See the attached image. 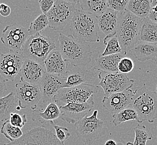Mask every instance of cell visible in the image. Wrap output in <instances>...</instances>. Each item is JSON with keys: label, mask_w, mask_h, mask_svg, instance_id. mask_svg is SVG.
<instances>
[{"label": "cell", "mask_w": 157, "mask_h": 145, "mask_svg": "<svg viewBox=\"0 0 157 145\" xmlns=\"http://www.w3.org/2000/svg\"><path fill=\"white\" fill-rule=\"evenodd\" d=\"M58 44V49L64 60L71 66H87L91 63L92 53L88 43L60 33Z\"/></svg>", "instance_id": "obj_1"}, {"label": "cell", "mask_w": 157, "mask_h": 145, "mask_svg": "<svg viewBox=\"0 0 157 145\" xmlns=\"http://www.w3.org/2000/svg\"><path fill=\"white\" fill-rule=\"evenodd\" d=\"M142 19L128 10L118 13L116 34L122 50L128 52L139 41V33Z\"/></svg>", "instance_id": "obj_2"}, {"label": "cell", "mask_w": 157, "mask_h": 145, "mask_svg": "<svg viewBox=\"0 0 157 145\" xmlns=\"http://www.w3.org/2000/svg\"><path fill=\"white\" fill-rule=\"evenodd\" d=\"M70 22V30L74 38L87 43L100 41L96 16L78 9Z\"/></svg>", "instance_id": "obj_3"}, {"label": "cell", "mask_w": 157, "mask_h": 145, "mask_svg": "<svg viewBox=\"0 0 157 145\" xmlns=\"http://www.w3.org/2000/svg\"><path fill=\"white\" fill-rule=\"evenodd\" d=\"M131 107L138 116V123L154 122L157 118V93L148 89L145 84L134 91Z\"/></svg>", "instance_id": "obj_4"}, {"label": "cell", "mask_w": 157, "mask_h": 145, "mask_svg": "<svg viewBox=\"0 0 157 145\" xmlns=\"http://www.w3.org/2000/svg\"><path fill=\"white\" fill-rule=\"evenodd\" d=\"M98 112L94 110L91 116H86L75 123V133L85 145H91L106 133L104 121L98 118Z\"/></svg>", "instance_id": "obj_5"}, {"label": "cell", "mask_w": 157, "mask_h": 145, "mask_svg": "<svg viewBox=\"0 0 157 145\" xmlns=\"http://www.w3.org/2000/svg\"><path fill=\"white\" fill-rule=\"evenodd\" d=\"M56 48L53 39L37 33L29 35L22 47L21 54L24 58L44 64L48 54Z\"/></svg>", "instance_id": "obj_6"}, {"label": "cell", "mask_w": 157, "mask_h": 145, "mask_svg": "<svg viewBox=\"0 0 157 145\" xmlns=\"http://www.w3.org/2000/svg\"><path fill=\"white\" fill-rule=\"evenodd\" d=\"M99 87L97 85L83 84L70 88H63L54 97L52 102L59 107L70 103H81L88 101L92 95L97 93Z\"/></svg>", "instance_id": "obj_7"}, {"label": "cell", "mask_w": 157, "mask_h": 145, "mask_svg": "<svg viewBox=\"0 0 157 145\" xmlns=\"http://www.w3.org/2000/svg\"><path fill=\"white\" fill-rule=\"evenodd\" d=\"M98 71L94 67L88 65L73 66L67 63L66 72L63 76L66 80L63 88H70L83 84L98 86L100 79Z\"/></svg>", "instance_id": "obj_8"}, {"label": "cell", "mask_w": 157, "mask_h": 145, "mask_svg": "<svg viewBox=\"0 0 157 145\" xmlns=\"http://www.w3.org/2000/svg\"><path fill=\"white\" fill-rule=\"evenodd\" d=\"M77 9H78L73 4L64 0H57L47 13L48 26L55 31L63 30L71 22Z\"/></svg>", "instance_id": "obj_9"}, {"label": "cell", "mask_w": 157, "mask_h": 145, "mask_svg": "<svg viewBox=\"0 0 157 145\" xmlns=\"http://www.w3.org/2000/svg\"><path fill=\"white\" fill-rule=\"evenodd\" d=\"M98 77L100 82L98 87L104 90V96L131 89L135 82L134 79H130L127 74L120 72L100 71Z\"/></svg>", "instance_id": "obj_10"}, {"label": "cell", "mask_w": 157, "mask_h": 145, "mask_svg": "<svg viewBox=\"0 0 157 145\" xmlns=\"http://www.w3.org/2000/svg\"><path fill=\"white\" fill-rule=\"evenodd\" d=\"M3 145H65L50 129L36 127L23 134L20 139Z\"/></svg>", "instance_id": "obj_11"}, {"label": "cell", "mask_w": 157, "mask_h": 145, "mask_svg": "<svg viewBox=\"0 0 157 145\" xmlns=\"http://www.w3.org/2000/svg\"><path fill=\"white\" fill-rule=\"evenodd\" d=\"M14 91L18 100V106L21 110L26 108H30L33 110L37 109L38 104L42 98L39 85L20 80L15 84Z\"/></svg>", "instance_id": "obj_12"}, {"label": "cell", "mask_w": 157, "mask_h": 145, "mask_svg": "<svg viewBox=\"0 0 157 145\" xmlns=\"http://www.w3.org/2000/svg\"><path fill=\"white\" fill-rule=\"evenodd\" d=\"M29 35L27 28L15 23L3 29L1 41L10 51L21 54L22 47Z\"/></svg>", "instance_id": "obj_13"}, {"label": "cell", "mask_w": 157, "mask_h": 145, "mask_svg": "<svg viewBox=\"0 0 157 145\" xmlns=\"http://www.w3.org/2000/svg\"><path fill=\"white\" fill-rule=\"evenodd\" d=\"M24 57L21 54L10 51L0 55V79L4 82H13L22 66Z\"/></svg>", "instance_id": "obj_14"}, {"label": "cell", "mask_w": 157, "mask_h": 145, "mask_svg": "<svg viewBox=\"0 0 157 145\" xmlns=\"http://www.w3.org/2000/svg\"><path fill=\"white\" fill-rule=\"evenodd\" d=\"M94 106V95L85 103H70L59 107L60 118L67 123L75 124L79 120L87 116Z\"/></svg>", "instance_id": "obj_15"}, {"label": "cell", "mask_w": 157, "mask_h": 145, "mask_svg": "<svg viewBox=\"0 0 157 145\" xmlns=\"http://www.w3.org/2000/svg\"><path fill=\"white\" fill-rule=\"evenodd\" d=\"M134 91L131 89L104 96L103 107L110 113L115 114L131 106Z\"/></svg>", "instance_id": "obj_16"}, {"label": "cell", "mask_w": 157, "mask_h": 145, "mask_svg": "<svg viewBox=\"0 0 157 145\" xmlns=\"http://www.w3.org/2000/svg\"><path fill=\"white\" fill-rule=\"evenodd\" d=\"M46 73L44 64L24 57L22 66L19 72L20 80L39 85Z\"/></svg>", "instance_id": "obj_17"}, {"label": "cell", "mask_w": 157, "mask_h": 145, "mask_svg": "<svg viewBox=\"0 0 157 145\" xmlns=\"http://www.w3.org/2000/svg\"><path fill=\"white\" fill-rule=\"evenodd\" d=\"M65 81L63 76L47 72L45 74L39 84L42 95L41 101L44 105L52 102L54 97L63 88Z\"/></svg>", "instance_id": "obj_18"}, {"label": "cell", "mask_w": 157, "mask_h": 145, "mask_svg": "<svg viewBox=\"0 0 157 145\" xmlns=\"http://www.w3.org/2000/svg\"><path fill=\"white\" fill-rule=\"evenodd\" d=\"M46 72L58 76H63L66 72L67 63L58 49H55L48 54L44 61Z\"/></svg>", "instance_id": "obj_19"}, {"label": "cell", "mask_w": 157, "mask_h": 145, "mask_svg": "<svg viewBox=\"0 0 157 145\" xmlns=\"http://www.w3.org/2000/svg\"><path fill=\"white\" fill-rule=\"evenodd\" d=\"M118 13L108 7L100 16L96 17L99 30L104 32L106 36L116 34Z\"/></svg>", "instance_id": "obj_20"}, {"label": "cell", "mask_w": 157, "mask_h": 145, "mask_svg": "<svg viewBox=\"0 0 157 145\" xmlns=\"http://www.w3.org/2000/svg\"><path fill=\"white\" fill-rule=\"evenodd\" d=\"M126 52L122 51L118 54L109 55L106 56L100 55L95 60L96 65L94 68L98 71L106 72H119L118 64L120 60L125 57Z\"/></svg>", "instance_id": "obj_21"}, {"label": "cell", "mask_w": 157, "mask_h": 145, "mask_svg": "<svg viewBox=\"0 0 157 145\" xmlns=\"http://www.w3.org/2000/svg\"><path fill=\"white\" fill-rule=\"evenodd\" d=\"M130 51L140 61L155 60L157 57V44L139 41Z\"/></svg>", "instance_id": "obj_22"}, {"label": "cell", "mask_w": 157, "mask_h": 145, "mask_svg": "<svg viewBox=\"0 0 157 145\" xmlns=\"http://www.w3.org/2000/svg\"><path fill=\"white\" fill-rule=\"evenodd\" d=\"M18 100L15 91L0 98V122L8 120L10 114L16 110Z\"/></svg>", "instance_id": "obj_23"}, {"label": "cell", "mask_w": 157, "mask_h": 145, "mask_svg": "<svg viewBox=\"0 0 157 145\" xmlns=\"http://www.w3.org/2000/svg\"><path fill=\"white\" fill-rule=\"evenodd\" d=\"M139 41L157 44V24L148 17L142 19Z\"/></svg>", "instance_id": "obj_24"}, {"label": "cell", "mask_w": 157, "mask_h": 145, "mask_svg": "<svg viewBox=\"0 0 157 145\" xmlns=\"http://www.w3.org/2000/svg\"><path fill=\"white\" fill-rule=\"evenodd\" d=\"M151 9L149 0H129L126 7V10L142 19L148 17Z\"/></svg>", "instance_id": "obj_25"}, {"label": "cell", "mask_w": 157, "mask_h": 145, "mask_svg": "<svg viewBox=\"0 0 157 145\" xmlns=\"http://www.w3.org/2000/svg\"><path fill=\"white\" fill-rule=\"evenodd\" d=\"M108 7L107 0H82L80 9L98 17Z\"/></svg>", "instance_id": "obj_26"}, {"label": "cell", "mask_w": 157, "mask_h": 145, "mask_svg": "<svg viewBox=\"0 0 157 145\" xmlns=\"http://www.w3.org/2000/svg\"><path fill=\"white\" fill-rule=\"evenodd\" d=\"M33 111V115L35 116V118H41L42 120L49 122L53 125L54 121L60 116V107L53 102H51L48 104L43 112L36 110Z\"/></svg>", "instance_id": "obj_27"}, {"label": "cell", "mask_w": 157, "mask_h": 145, "mask_svg": "<svg viewBox=\"0 0 157 145\" xmlns=\"http://www.w3.org/2000/svg\"><path fill=\"white\" fill-rule=\"evenodd\" d=\"M113 125L118 126L121 123H125L130 121H136L138 122V116L135 110L131 106L120 111L117 113L113 114Z\"/></svg>", "instance_id": "obj_28"}, {"label": "cell", "mask_w": 157, "mask_h": 145, "mask_svg": "<svg viewBox=\"0 0 157 145\" xmlns=\"http://www.w3.org/2000/svg\"><path fill=\"white\" fill-rule=\"evenodd\" d=\"M0 132L10 142H13L20 139L24 134L21 128L12 125L9 120H5L3 122L0 129Z\"/></svg>", "instance_id": "obj_29"}, {"label": "cell", "mask_w": 157, "mask_h": 145, "mask_svg": "<svg viewBox=\"0 0 157 145\" xmlns=\"http://www.w3.org/2000/svg\"><path fill=\"white\" fill-rule=\"evenodd\" d=\"M104 44L106 45V47L104 52L100 55L101 56L118 54L123 51L116 34L106 36L104 39Z\"/></svg>", "instance_id": "obj_30"}, {"label": "cell", "mask_w": 157, "mask_h": 145, "mask_svg": "<svg viewBox=\"0 0 157 145\" xmlns=\"http://www.w3.org/2000/svg\"><path fill=\"white\" fill-rule=\"evenodd\" d=\"M135 132V139L134 145H146L148 141L151 140L153 136L149 131L144 125L138 124L134 129Z\"/></svg>", "instance_id": "obj_31"}, {"label": "cell", "mask_w": 157, "mask_h": 145, "mask_svg": "<svg viewBox=\"0 0 157 145\" xmlns=\"http://www.w3.org/2000/svg\"><path fill=\"white\" fill-rule=\"evenodd\" d=\"M49 25V21L47 15L41 13L34 19L30 24L28 30L29 35H35L44 31Z\"/></svg>", "instance_id": "obj_32"}, {"label": "cell", "mask_w": 157, "mask_h": 145, "mask_svg": "<svg viewBox=\"0 0 157 145\" xmlns=\"http://www.w3.org/2000/svg\"><path fill=\"white\" fill-rule=\"evenodd\" d=\"M134 68V63L133 60L128 57H124L120 60L118 64L119 72L123 74H128Z\"/></svg>", "instance_id": "obj_33"}, {"label": "cell", "mask_w": 157, "mask_h": 145, "mask_svg": "<svg viewBox=\"0 0 157 145\" xmlns=\"http://www.w3.org/2000/svg\"><path fill=\"white\" fill-rule=\"evenodd\" d=\"M9 121L10 123L13 126L22 128L28 122L27 115L26 114L21 115L20 114L13 112L10 114Z\"/></svg>", "instance_id": "obj_34"}, {"label": "cell", "mask_w": 157, "mask_h": 145, "mask_svg": "<svg viewBox=\"0 0 157 145\" xmlns=\"http://www.w3.org/2000/svg\"><path fill=\"white\" fill-rule=\"evenodd\" d=\"M54 128L56 131V136L62 143H64L65 141L69 139L71 136V133L68 128L59 125H55L54 126Z\"/></svg>", "instance_id": "obj_35"}, {"label": "cell", "mask_w": 157, "mask_h": 145, "mask_svg": "<svg viewBox=\"0 0 157 145\" xmlns=\"http://www.w3.org/2000/svg\"><path fill=\"white\" fill-rule=\"evenodd\" d=\"M108 7L118 13L125 10L129 0H107Z\"/></svg>", "instance_id": "obj_36"}, {"label": "cell", "mask_w": 157, "mask_h": 145, "mask_svg": "<svg viewBox=\"0 0 157 145\" xmlns=\"http://www.w3.org/2000/svg\"><path fill=\"white\" fill-rule=\"evenodd\" d=\"M57 0H39V4L42 13L47 15L49 11L53 6Z\"/></svg>", "instance_id": "obj_37"}, {"label": "cell", "mask_w": 157, "mask_h": 145, "mask_svg": "<svg viewBox=\"0 0 157 145\" xmlns=\"http://www.w3.org/2000/svg\"><path fill=\"white\" fill-rule=\"evenodd\" d=\"M1 10L0 15L3 17H7L9 16L11 13V9L8 5L5 3H1L0 5Z\"/></svg>", "instance_id": "obj_38"}, {"label": "cell", "mask_w": 157, "mask_h": 145, "mask_svg": "<svg viewBox=\"0 0 157 145\" xmlns=\"http://www.w3.org/2000/svg\"><path fill=\"white\" fill-rule=\"evenodd\" d=\"M7 90V89L6 83L0 79V98L4 97V95H5Z\"/></svg>", "instance_id": "obj_39"}, {"label": "cell", "mask_w": 157, "mask_h": 145, "mask_svg": "<svg viewBox=\"0 0 157 145\" xmlns=\"http://www.w3.org/2000/svg\"><path fill=\"white\" fill-rule=\"evenodd\" d=\"M67 2L73 4L75 6L77 7L78 9H80L81 5L82 3V0H64Z\"/></svg>", "instance_id": "obj_40"}, {"label": "cell", "mask_w": 157, "mask_h": 145, "mask_svg": "<svg viewBox=\"0 0 157 145\" xmlns=\"http://www.w3.org/2000/svg\"><path fill=\"white\" fill-rule=\"evenodd\" d=\"M148 17L149 19H151V21L157 24V13L154 12L151 9V12L149 13Z\"/></svg>", "instance_id": "obj_41"}, {"label": "cell", "mask_w": 157, "mask_h": 145, "mask_svg": "<svg viewBox=\"0 0 157 145\" xmlns=\"http://www.w3.org/2000/svg\"><path fill=\"white\" fill-rule=\"evenodd\" d=\"M105 145H117V142L113 139H109L105 142Z\"/></svg>", "instance_id": "obj_42"}, {"label": "cell", "mask_w": 157, "mask_h": 145, "mask_svg": "<svg viewBox=\"0 0 157 145\" xmlns=\"http://www.w3.org/2000/svg\"><path fill=\"white\" fill-rule=\"evenodd\" d=\"M151 7H154L157 5V0H151Z\"/></svg>", "instance_id": "obj_43"}, {"label": "cell", "mask_w": 157, "mask_h": 145, "mask_svg": "<svg viewBox=\"0 0 157 145\" xmlns=\"http://www.w3.org/2000/svg\"><path fill=\"white\" fill-rule=\"evenodd\" d=\"M151 9L153 11H154V12H155V13H157V5L156 6H155L154 7H151Z\"/></svg>", "instance_id": "obj_44"}, {"label": "cell", "mask_w": 157, "mask_h": 145, "mask_svg": "<svg viewBox=\"0 0 157 145\" xmlns=\"http://www.w3.org/2000/svg\"><path fill=\"white\" fill-rule=\"evenodd\" d=\"M117 145H126L123 143V142L121 141H119V142H117Z\"/></svg>", "instance_id": "obj_45"}, {"label": "cell", "mask_w": 157, "mask_h": 145, "mask_svg": "<svg viewBox=\"0 0 157 145\" xmlns=\"http://www.w3.org/2000/svg\"><path fill=\"white\" fill-rule=\"evenodd\" d=\"M126 145H133V143H132V142H128L126 144Z\"/></svg>", "instance_id": "obj_46"}, {"label": "cell", "mask_w": 157, "mask_h": 145, "mask_svg": "<svg viewBox=\"0 0 157 145\" xmlns=\"http://www.w3.org/2000/svg\"><path fill=\"white\" fill-rule=\"evenodd\" d=\"M155 61H156V65H157V57H156V58H155Z\"/></svg>", "instance_id": "obj_47"}, {"label": "cell", "mask_w": 157, "mask_h": 145, "mask_svg": "<svg viewBox=\"0 0 157 145\" xmlns=\"http://www.w3.org/2000/svg\"><path fill=\"white\" fill-rule=\"evenodd\" d=\"M156 89H157V88H156Z\"/></svg>", "instance_id": "obj_48"}, {"label": "cell", "mask_w": 157, "mask_h": 145, "mask_svg": "<svg viewBox=\"0 0 157 145\" xmlns=\"http://www.w3.org/2000/svg\"><path fill=\"white\" fill-rule=\"evenodd\" d=\"M1 5V4H0ZM0 10H1V7H0Z\"/></svg>", "instance_id": "obj_49"}, {"label": "cell", "mask_w": 157, "mask_h": 145, "mask_svg": "<svg viewBox=\"0 0 157 145\" xmlns=\"http://www.w3.org/2000/svg\"><path fill=\"white\" fill-rule=\"evenodd\" d=\"M149 1H151V0H149Z\"/></svg>", "instance_id": "obj_50"}, {"label": "cell", "mask_w": 157, "mask_h": 145, "mask_svg": "<svg viewBox=\"0 0 157 145\" xmlns=\"http://www.w3.org/2000/svg\"><path fill=\"white\" fill-rule=\"evenodd\" d=\"M0 4H1V3H0Z\"/></svg>", "instance_id": "obj_51"}]
</instances>
